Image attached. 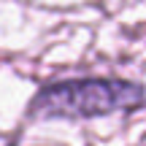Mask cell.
I'll use <instances>...</instances> for the list:
<instances>
[{
    "instance_id": "6da1fadb",
    "label": "cell",
    "mask_w": 146,
    "mask_h": 146,
    "mask_svg": "<svg viewBox=\"0 0 146 146\" xmlns=\"http://www.w3.org/2000/svg\"><path fill=\"white\" fill-rule=\"evenodd\" d=\"M146 108V84L127 78H65L43 84L27 106V119H98Z\"/></svg>"
}]
</instances>
